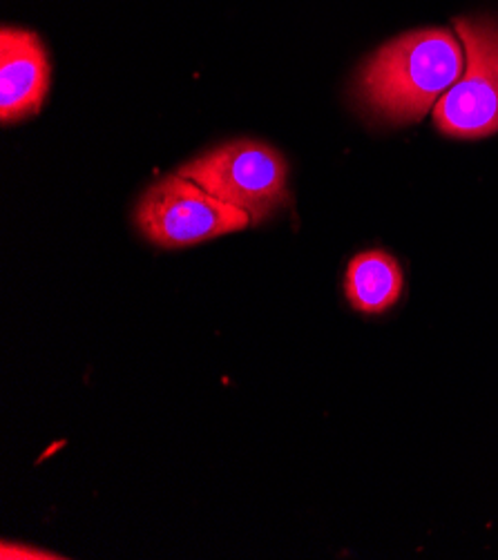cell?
Instances as JSON below:
<instances>
[{
    "label": "cell",
    "mask_w": 498,
    "mask_h": 560,
    "mask_svg": "<svg viewBox=\"0 0 498 560\" xmlns=\"http://www.w3.org/2000/svg\"><path fill=\"white\" fill-rule=\"evenodd\" d=\"M465 72V49L450 30H416L384 43L362 66L358 98L378 119L420 121Z\"/></svg>",
    "instance_id": "cell-1"
},
{
    "label": "cell",
    "mask_w": 498,
    "mask_h": 560,
    "mask_svg": "<svg viewBox=\"0 0 498 560\" xmlns=\"http://www.w3.org/2000/svg\"><path fill=\"white\" fill-rule=\"evenodd\" d=\"M182 177L195 182L217 199L242 208L253 223L270 219L291 199L287 188V159L259 141H231L179 167Z\"/></svg>",
    "instance_id": "cell-2"
},
{
    "label": "cell",
    "mask_w": 498,
    "mask_h": 560,
    "mask_svg": "<svg viewBox=\"0 0 498 560\" xmlns=\"http://www.w3.org/2000/svg\"><path fill=\"white\" fill-rule=\"evenodd\" d=\"M139 231L165 250L195 246L251 226V214L175 175L150 186L135 210Z\"/></svg>",
    "instance_id": "cell-3"
},
{
    "label": "cell",
    "mask_w": 498,
    "mask_h": 560,
    "mask_svg": "<svg viewBox=\"0 0 498 560\" xmlns=\"http://www.w3.org/2000/svg\"><path fill=\"white\" fill-rule=\"evenodd\" d=\"M465 49V72L433 107L436 128L454 139H483L498 132V23L456 19Z\"/></svg>",
    "instance_id": "cell-4"
},
{
    "label": "cell",
    "mask_w": 498,
    "mask_h": 560,
    "mask_svg": "<svg viewBox=\"0 0 498 560\" xmlns=\"http://www.w3.org/2000/svg\"><path fill=\"white\" fill-rule=\"evenodd\" d=\"M49 90V61L38 34L3 27L0 34V119L34 117Z\"/></svg>",
    "instance_id": "cell-5"
},
{
    "label": "cell",
    "mask_w": 498,
    "mask_h": 560,
    "mask_svg": "<svg viewBox=\"0 0 498 560\" xmlns=\"http://www.w3.org/2000/svg\"><path fill=\"white\" fill-rule=\"evenodd\" d=\"M403 289V268L390 253L367 250L349 261L345 293L356 311L367 315L390 311L401 300Z\"/></svg>",
    "instance_id": "cell-6"
},
{
    "label": "cell",
    "mask_w": 498,
    "mask_h": 560,
    "mask_svg": "<svg viewBox=\"0 0 498 560\" xmlns=\"http://www.w3.org/2000/svg\"><path fill=\"white\" fill-rule=\"evenodd\" d=\"M3 558H54V556H47V553H40V551H34V549H21V547H10L8 542L3 545Z\"/></svg>",
    "instance_id": "cell-7"
}]
</instances>
